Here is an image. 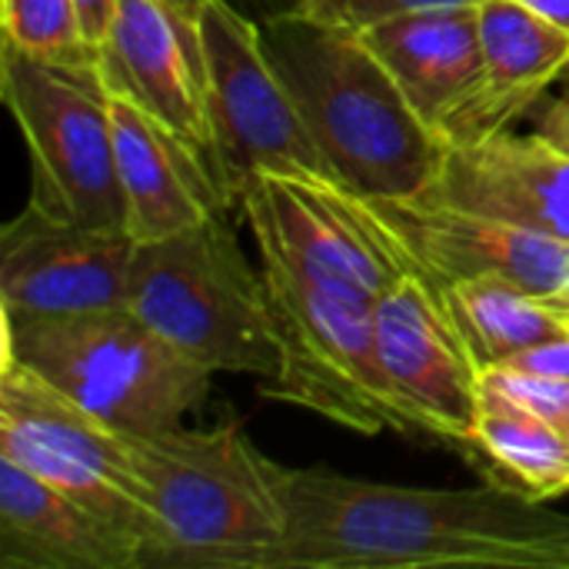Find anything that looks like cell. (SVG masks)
I'll use <instances>...</instances> for the list:
<instances>
[{
	"label": "cell",
	"mask_w": 569,
	"mask_h": 569,
	"mask_svg": "<svg viewBox=\"0 0 569 569\" xmlns=\"http://www.w3.org/2000/svg\"><path fill=\"white\" fill-rule=\"evenodd\" d=\"M507 367H517V370H527V373H540V377H550V380H563L569 383V330L560 337H550V340H540L520 353H513L510 360H503Z\"/></svg>",
	"instance_id": "25"
},
{
	"label": "cell",
	"mask_w": 569,
	"mask_h": 569,
	"mask_svg": "<svg viewBox=\"0 0 569 569\" xmlns=\"http://www.w3.org/2000/svg\"><path fill=\"white\" fill-rule=\"evenodd\" d=\"M467 3H483V0H313L307 13L340 23L347 30H370L383 20L417 13V10H440V7H467Z\"/></svg>",
	"instance_id": "24"
},
{
	"label": "cell",
	"mask_w": 569,
	"mask_h": 569,
	"mask_svg": "<svg viewBox=\"0 0 569 569\" xmlns=\"http://www.w3.org/2000/svg\"><path fill=\"white\" fill-rule=\"evenodd\" d=\"M537 133H543L547 140H553L557 147L569 150V100L560 97L557 103L543 107L537 117Z\"/></svg>",
	"instance_id": "26"
},
{
	"label": "cell",
	"mask_w": 569,
	"mask_h": 569,
	"mask_svg": "<svg viewBox=\"0 0 569 569\" xmlns=\"http://www.w3.org/2000/svg\"><path fill=\"white\" fill-rule=\"evenodd\" d=\"M3 43L70 70H100V47L87 37L77 0H0Z\"/></svg>",
	"instance_id": "22"
},
{
	"label": "cell",
	"mask_w": 569,
	"mask_h": 569,
	"mask_svg": "<svg viewBox=\"0 0 569 569\" xmlns=\"http://www.w3.org/2000/svg\"><path fill=\"white\" fill-rule=\"evenodd\" d=\"M0 567L147 569V550L53 483L0 457Z\"/></svg>",
	"instance_id": "18"
},
{
	"label": "cell",
	"mask_w": 569,
	"mask_h": 569,
	"mask_svg": "<svg viewBox=\"0 0 569 569\" xmlns=\"http://www.w3.org/2000/svg\"><path fill=\"white\" fill-rule=\"evenodd\" d=\"M440 293L483 367L503 363L513 353L569 330L550 297L500 277L457 280L440 287Z\"/></svg>",
	"instance_id": "21"
},
{
	"label": "cell",
	"mask_w": 569,
	"mask_h": 569,
	"mask_svg": "<svg viewBox=\"0 0 569 569\" xmlns=\"http://www.w3.org/2000/svg\"><path fill=\"white\" fill-rule=\"evenodd\" d=\"M257 253H270L297 273L377 303L407 270L363 223L353 190L333 180L257 177L237 200Z\"/></svg>",
	"instance_id": "10"
},
{
	"label": "cell",
	"mask_w": 569,
	"mask_h": 569,
	"mask_svg": "<svg viewBox=\"0 0 569 569\" xmlns=\"http://www.w3.org/2000/svg\"><path fill=\"white\" fill-rule=\"evenodd\" d=\"M113 7H117V0H77L83 30H87V37H90L97 47H100V40H103V33H107V27H110Z\"/></svg>",
	"instance_id": "27"
},
{
	"label": "cell",
	"mask_w": 569,
	"mask_h": 569,
	"mask_svg": "<svg viewBox=\"0 0 569 569\" xmlns=\"http://www.w3.org/2000/svg\"><path fill=\"white\" fill-rule=\"evenodd\" d=\"M190 17L203 60L217 173L230 207L257 177L333 180L263 50L260 20L233 0H193Z\"/></svg>",
	"instance_id": "8"
},
{
	"label": "cell",
	"mask_w": 569,
	"mask_h": 569,
	"mask_svg": "<svg viewBox=\"0 0 569 569\" xmlns=\"http://www.w3.org/2000/svg\"><path fill=\"white\" fill-rule=\"evenodd\" d=\"M223 213L137 243L127 307L197 367L267 380L280 367L273 303Z\"/></svg>",
	"instance_id": "4"
},
{
	"label": "cell",
	"mask_w": 569,
	"mask_h": 569,
	"mask_svg": "<svg viewBox=\"0 0 569 569\" xmlns=\"http://www.w3.org/2000/svg\"><path fill=\"white\" fill-rule=\"evenodd\" d=\"M373 330L383 367L430 443L470 457L483 363L460 333L440 287L420 273H403L373 303Z\"/></svg>",
	"instance_id": "12"
},
{
	"label": "cell",
	"mask_w": 569,
	"mask_h": 569,
	"mask_svg": "<svg viewBox=\"0 0 569 569\" xmlns=\"http://www.w3.org/2000/svg\"><path fill=\"white\" fill-rule=\"evenodd\" d=\"M287 527L247 569H569V513L507 487H397L283 467Z\"/></svg>",
	"instance_id": "1"
},
{
	"label": "cell",
	"mask_w": 569,
	"mask_h": 569,
	"mask_svg": "<svg viewBox=\"0 0 569 569\" xmlns=\"http://www.w3.org/2000/svg\"><path fill=\"white\" fill-rule=\"evenodd\" d=\"M560 83H563V97H567V100H569V67H567V73L560 77Z\"/></svg>",
	"instance_id": "32"
},
{
	"label": "cell",
	"mask_w": 569,
	"mask_h": 569,
	"mask_svg": "<svg viewBox=\"0 0 569 569\" xmlns=\"http://www.w3.org/2000/svg\"><path fill=\"white\" fill-rule=\"evenodd\" d=\"M0 93L30 157L27 203L60 220L127 230L100 70L57 67L0 40Z\"/></svg>",
	"instance_id": "7"
},
{
	"label": "cell",
	"mask_w": 569,
	"mask_h": 569,
	"mask_svg": "<svg viewBox=\"0 0 569 569\" xmlns=\"http://www.w3.org/2000/svg\"><path fill=\"white\" fill-rule=\"evenodd\" d=\"M3 357L30 367L120 433L180 427L207 403L213 380L130 307L3 317Z\"/></svg>",
	"instance_id": "5"
},
{
	"label": "cell",
	"mask_w": 569,
	"mask_h": 569,
	"mask_svg": "<svg viewBox=\"0 0 569 569\" xmlns=\"http://www.w3.org/2000/svg\"><path fill=\"white\" fill-rule=\"evenodd\" d=\"M100 77L163 123L223 193L197 27L183 7L173 0H117L100 40Z\"/></svg>",
	"instance_id": "14"
},
{
	"label": "cell",
	"mask_w": 569,
	"mask_h": 569,
	"mask_svg": "<svg viewBox=\"0 0 569 569\" xmlns=\"http://www.w3.org/2000/svg\"><path fill=\"white\" fill-rule=\"evenodd\" d=\"M127 233L137 243L173 237L230 203L200 160L143 107L107 87Z\"/></svg>",
	"instance_id": "17"
},
{
	"label": "cell",
	"mask_w": 569,
	"mask_h": 569,
	"mask_svg": "<svg viewBox=\"0 0 569 569\" xmlns=\"http://www.w3.org/2000/svg\"><path fill=\"white\" fill-rule=\"evenodd\" d=\"M313 0H253V7L263 13H287V10H307Z\"/></svg>",
	"instance_id": "29"
},
{
	"label": "cell",
	"mask_w": 569,
	"mask_h": 569,
	"mask_svg": "<svg viewBox=\"0 0 569 569\" xmlns=\"http://www.w3.org/2000/svg\"><path fill=\"white\" fill-rule=\"evenodd\" d=\"M483 77L473 97L447 120V147L473 143L503 130L533 110L550 83L569 67V30L533 13L520 0L480 3Z\"/></svg>",
	"instance_id": "16"
},
{
	"label": "cell",
	"mask_w": 569,
	"mask_h": 569,
	"mask_svg": "<svg viewBox=\"0 0 569 569\" xmlns=\"http://www.w3.org/2000/svg\"><path fill=\"white\" fill-rule=\"evenodd\" d=\"M360 37L393 73L420 117L443 137L447 120L473 97L483 77L480 3L403 13Z\"/></svg>",
	"instance_id": "19"
},
{
	"label": "cell",
	"mask_w": 569,
	"mask_h": 569,
	"mask_svg": "<svg viewBox=\"0 0 569 569\" xmlns=\"http://www.w3.org/2000/svg\"><path fill=\"white\" fill-rule=\"evenodd\" d=\"M173 3H177V7H183L187 13H190V7H193V0H173ZM233 3H240L243 10H247V7H253V0H233ZM253 10H257V7H253Z\"/></svg>",
	"instance_id": "31"
},
{
	"label": "cell",
	"mask_w": 569,
	"mask_h": 569,
	"mask_svg": "<svg viewBox=\"0 0 569 569\" xmlns=\"http://www.w3.org/2000/svg\"><path fill=\"white\" fill-rule=\"evenodd\" d=\"M127 450L153 527L147 569H247L280 543V463L253 447L240 420L127 433Z\"/></svg>",
	"instance_id": "3"
},
{
	"label": "cell",
	"mask_w": 569,
	"mask_h": 569,
	"mask_svg": "<svg viewBox=\"0 0 569 569\" xmlns=\"http://www.w3.org/2000/svg\"><path fill=\"white\" fill-rule=\"evenodd\" d=\"M470 460L487 483L547 503L569 493V440L560 423L533 417L497 397H480Z\"/></svg>",
	"instance_id": "20"
},
{
	"label": "cell",
	"mask_w": 569,
	"mask_h": 569,
	"mask_svg": "<svg viewBox=\"0 0 569 569\" xmlns=\"http://www.w3.org/2000/svg\"><path fill=\"white\" fill-rule=\"evenodd\" d=\"M550 300H553V307L560 310V317L567 320V327H569V287L567 290H560V293H553Z\"/></svg>",
	"instance_id": "30"
},
{
	"label": "cell",
	"mask_w": 569,
	"mask_h": 569,
	"mask_svg": "<svg viewBox=\"0 0 569 569\" xmlns=\"http://www.w3.org/2000/svg\"><path fill=\"white\" fill-rule=\"evenodd\" d=\"M420 200L569 243V150L537 130L447 147Z\"/></svg>",
	"instance_id": "15"
},
{
	"label": "cell",
	"mask_w": 569,
	"mask_h": 569,
	"mask_svg": "<svg viewBox=\"0 0 569 569\" xmlns=\"http://www.w3.org/2000/svg\"><path fill=\"white\" fill-rule=\"evenodd\" d=\"M523 7H530L533 13L547 17L550 23L569 30V0H520Z\"/></svg>",
	"instance_id": "28"
},
{
	"label": "cell",
	"mask_w": 569,
	"mask_h": 569,
	"mask_svg": "<svg viewBox=\"0 0 569 569\" xmlns=\"http://www.w3.org/2000/svg\"><path fill=\"white\" fill-rule=\"evenodd\" d=\"M483 393L503 403H513L533 417H543L550 423H563L569 417V383L540 377V373H527L507 363L483 367Z\"/></svg>",
	"instance_id": "23"
},
{
	"label": "cell",
	"mask_w": 569,
	"mask_h": 569,
	"mask_svg": "<svg viewBox=\"0 0 569 569\" xmlns=\"http://www.w3.org/2000/svg\"><path fill=\"white\" fill-rule=\"evenodd\" d=\"M353 203L400 267L437 287L473 277H500L540 297L569 287V243L563 240L423 200L353 193Z\"/></svg>",
	"instance_id": "11"
},
{
	"label": "cell",
	"mask_w": 569,
	"mask_h": 569,
	"mask_svg": "<svg viewBox=\"0 0 569 569\" xmlns=\"http://www.w3.org/2000/svg\"><path fill=\"white\" fill-rule=\"evenodd\" d=\"M560 427H563V433H567V440H569V417L563 420V423H560Z\"/></svg>",
	"instance_id": "33"
},
{
	"label": "cell",
	"mask_w": 569,
	"mask_h": 569,
	"mask_svg": "<svg viewBox=\"0 0 569 569\" xmlns=\"http://www.w3.org/2000/svg\"><path fill=\"white\" fill-rule=\"evenodd\" d=\"M257 257L280 337V367L257 390L363 437L393 430L430 443L423 423L383 367L373 303L313 283L270 253Z\"/></svg>",
	"instance_id": "6"
},
{
	"label": "cell",
	"mask_w": 569,
	"mask_h": 569,
	"mask_svg": "<svg viewBox=\"0 0 569 569\" xmlns=\"http://www.w3.org/2000/svg\"><path fill=\"white\" fill-rule=\"evenodd\" d=\"M137 240L27 203L0 233V313L63 317L127 307Z\"/></svg>",
	"instance_id": "13"
},
{
	"label": "cell",
	"mask_w": 569,
	"mask_h": 569,
	"mask_svg": "<svg viewBox=\"0 0 569 569\" xmlns=\"http://www.w3.org/2000/svg\"><path fill=\"white\" fill-rule=\"evenodd\" d=\"M0 457L140 540L150 560L153 527L137 497L127 433L107 427L10 357H0Z\"/></svg>",
	"instance_id": "9"
},
{
	"label": "cell",
	"mask_w": 569,
	"mask_h": 569,
	"mask_svg": "<svg viewBox=\"0 0 569 569\" xmlns=\"http://www.w3.org/2000/svg\"><path fill=\"white\" fill-rule=\"evenodd\" d=\"M263 50L340 187L420 200L447 153L373 47L307 10L263 13Z\"/></svg>",
	"instance_id": "2"
}]
</instances>
